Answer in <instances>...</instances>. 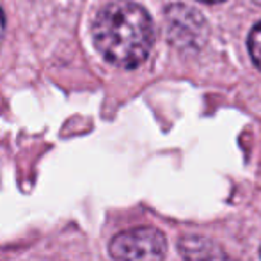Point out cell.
Instances as JSON below:
<instances>
[{"mask_svg":"<svg viewBox=\"0 0 261 261\" xmlns=\"http://www.w3.org/2000/svg\"><path fill=\"white\" fill-rule=\"evenodd\" d=\"M96 50L110 64L124 69L141 66L155 45V27L144 7L112 2L100 9L93 25Z\"/></svg>","mask_w":261,"mask_h":261,"instance_id":"cell-1","label":"cell"},{"mask_svg":"<svg viewBox=\"0 0 261 261\" xmlns=\"http://www.w3.org/2000/svg\"><path fill=\"white\" fill-rule=\"evenodd\" d=\"M165 32L171 45L181 52H197L208 41V21L196 7L171 4L165 9Z\"/></svg>","mask_w":261,"mask_h":261,"instance_id":"cell-2","label":"cell"},{"mask_svg":"<svg viewBox=\"0 0 261 261\" xmlns=\"http://www.w3.org/2000/svg\"><path fill=\"white\" fill-rule=\"evenodd\" d=\"M109 252L114 261H164L167 242L156 227H134L116 234L109 245Z\"/></svg>","mask_w":261,"mask_h":261,"instance_id":"cell-3","label":"cell"},{"mask_svg":"<svg viewBox=\"0 0 261 261\" xmlns=\"http://www.w3.org/2000/svg\"><path fill=\"white\" fill-rule=\"evenodd\" d=\"M178 245L185 261H233L220 245L206 237H183Z\"/></svg>","mask_w":261,"mask_h":261,"instance_id":"cell-4","label":"cell"},{"mask_svg":"<svg viewBox=\"0 0 261 261\" xmlns=\"http://www.w3.org/2000/svg\"><path fill=\"white\" fill-rule=\"evenodd\" d=\"M249 54L261 71V21L254 25V29L249 34Z\"/></svg>","mask_w":261,"mask_h":261,"instance_id":"cell-5","label":"cell"},{"mask_svg":"<svg viewBox=\"0 0 261 261\" xmlns=\"http://www.w3.org/2000/svg\"><path fill=\"white\" fill-rule=\"evenodd\" d=\"M4 29H6V18H4V11L0 9V38L4 34Z\"/></svg>","mask_w":261,"mask_h":261,"instance_id":"cell-6","label":"cell"},{"mask_svg":"<svg viewBox=\"0 0 261 261\" xmlns=\"http://www.w3.org/2000/svg\"><path fill=\"white\" fill-rule=\"evenodd\" d=\"M199 2H204V4H219V2H224V0H199Z\"/></svg>","mask_w":261,"mask_h":261,"instance_id":"cell-7","label":"cell"},{"mask_svg":"<svg viewBox=\"0 0 261 261\" xmlns=\"http://www.w3.org/2000/svg\"><path fill=\"white\" fill-rule=\"evenodd\" d=\"M254 2H256V4H259V6H261V0H254Z\"/></svg>","mask_w":261,"mask_h":261,"instance_id":"cell-8","label":"cell"}]
</instances>
